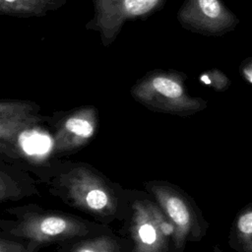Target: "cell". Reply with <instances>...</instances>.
<instances>
[{"label": "cell", "mask_w": 252, "mask_h": 252, "mask_svg": "<svg viewBox=\"0 0 252 252\" xmlns=\"http://www.w3.org/2000/svg\"><path fill=\"white\" fill-rule=\"evenodd\" d=\"M177 19L186 30L204 35H222L239 22L220 0H185Z\"/></svg>", "instance_id": "cell-2"}, {"label": "cell", "mask_w": 252, "mask_h": 252, "mask_svg": "<svg viewBox=\"0 0 252 252\" xmlns=\"http://www.w3.org/2000/svg\"><path fill=\"white\" fill-rule=\"evenodd\" d=\"M57 192L74 206L93 212L103 211L109 204L108 194L94 181L86 169L66 170L57 178Z\"/></svg>", "instance_id": "cell-3"}, {"label": "cell", "mask_w": 252, "mask_h": 252, "mask_svg": "<svg viewBox=\"0 0 252 252\" xmlns=\"http://www.w3.org/2000/svg\"><path fill=\"white\" fill-rule=\"evenodd\" d=\"M84 224L72 216L54 212H28L10 227L9 233L37 243L63 241L78 236Z\"/></svg>", "instance_id": "cell-1"}, {"label": "cell", "mask_w": 252, "mask_h": 252, "mask_svg": "<svg viewBox=\"0 0 252 252\" xmlns=\"http://www.w3.org/2000/svg\"><path fill=\"white\" fill-rule=\"evenodd\" d=\"M163 0H116L99 18L91 20L87 28L97 31L106 46L116 37L124 22L146 16L158 8Z\"/></svg>", "instance_id": "cell-6"}, {"label": "cell", "mask_w": 252, "mask_h": 252, "mask_svg": "<svg viewBox=\"0 0 252 252\" xmlns=\"http://www.w3.org/2000/svg\"><path fill=\"white\" fill-rule=\"evenodd\" d=\"M39 106L30 100L0 99V150L42 121Z\"/></svg>", "instance_id": "cell-5"}, {"label": "cell", "mask_w": 252, "mask_h": 252, "mask_svg": "<svg viewBox=\"0 0 252 252\" xmlns=\"http://www.w3.org/2000/svg\"><path fill=\"white\" fill-rule=\"evenodd\" d=\"M95 130V112L92 107H82L65 113L57 122L53 134L52 152L67 155L91 139Z\"/></svg>", "instance_id": "cell-4"}, {"label": "cell", "mask_w": 252, "mask_h": 252, "mask_svg": "<svg viewBox=\"0 0 252 252\" xmlns=\"http://www.w3.org/2000/svg\"><path fill=\"white\" fill-rule=\"evenodd\" d=\"M139 233V237L140 239L148 245L153 244L156 241L157 238V234H156V230L154 228V226L150 223H144L139 227L138 230Z\"/></svg>", "instance_id": "cell-11"}, {"label": "cell", "mask_w": 252, "mask_h": 252, "mask_svg": "<svg viewBox=\"0 0 252 252\" xmlns=\"http://www.w3.org/2000/svg\"><path fill=\"white\" fill-rule=\"evenodd\" d=\"M32 183H24V177L16 176L11 169L0 167V203L32 194Z\"/></svg>", "instance_id": "cell-9"}, {"label": "cell", "mask_w": 252, "mask_h": 252, "mask_svg": "<svg viewBox=\"0 0 252 252\" xmlns=\"http://www.w3.org/2000/svg\"><path fill=\"white\" fill-rule=\"evenodd\" d=\"M162 229H163V231L165 232V233H170L171 231H172V229H173V227L171 226V225H169V224H167V223H165L163 226H162Z\"/></svg>", "instance_id": "cell-17"}, {"label": "cell", "mask_w": 252, "mask_h": 252, "mask_svg": "<svg viewBox=\"0 0 252 252\" xmlns=\"http://www.w3.org/2000/svg\"><path fill=\"white\" fill-rule=\"evenodd\" d=\"M68 0H0V15L31 18L43 17L62 8Z\"/></svg>", "instance_id": "cell-8"}, {"label": "cell", "mask_w": 252, "mask_h": 252, "mask_svg": "<svg viewBox=\"0 0 252 252\" xmlns=\"http://www.w3.org/2000/svg\"><path fill=\"white\" fill-rule=\"evenodd\" d=\"M0 252H28V249L20 242L0 237Z\"/></svg>", "instance_id": "cell-12"}, {"label": "cell", "mask_w": 252, "mask_h": 252, "mask_svg": "<svg viewBox=\"0 0 252 252\" xmlns=\"http://www.w3.org/2000/svg\"><path fill=\"white\" fill-rule=\"evenodd\" d=\"M241 72L244 78L252 84V59L248 60V63L244 62L241 66Z\"/></svg>", "instance_id": "cell-16"}, {"label": "cell", "mask_w": 252, "mask_h": 252, "mask_svg": "<svg viewBox=\"0 0 252 252\" xmlns=\"http://www.w3.org/2000/svg\"><path fill=\"white\" fill-rule=\"evenodd\" d=\"M116 0H94V16L92 20H95L103 15Z\"/></svg>", "instance_id": "cell-14"}, {"label": "cell", "mask_w": 252, "mask_h": 252, "mask_svg": "<svg viewBox=\"0 0 252 252\" xmlns=\"http://www.w3.org/2000/svg\"><path fill=\"white\" fill-rule=\"evenodd\" d=\"M237 227L244 234H252V212H248L239 218Z\"/></svg>", "instance_id": "cell-13"}, {"label": "cell", "mask_w": 252, "mask_h": 252, "mask_svg": "<svg viewBox=\"0 0 252 252\" xmlns=\"http://www.w3.org/2000/svg\"><path fill=\"white\" fill-rule=\"evenodd\" d=\"M73 252H106L104 247L98 242H88L78 245Z\"/></svg>", "instance_id": "cell-15"}, {"label": "cell", "mask_w": 252, "mask_h": 252, "mask_svg": "<svg viewBox=\"0 0 252 252\" xmlns=\"http://www.w3.org/2000/svg\"><path fill=\"white\" fill-rule=\"evenodd\" d=\"M166 210L171 220L183 226L189 221V213L185 204L178 198H170L166 201Z\"/></svg>", "instance_id": "cell-10"}, {"label": "cell", "mask_w": 252, "mask_h": 252, "mask_svg": "<svg viewBox=\"0 0 252 252\" xmlns=\"http://www.w3.org/2000/svg\"><path fill=\"white\" fill-rule=\"evenodd\" d=\"M134 94L148 102L166 104H187L188 97L185 93L182 79L178 73L156 70L146 75L133 89Z\"/></svg>", "instance_id": "cell-7"}]
</instances>
